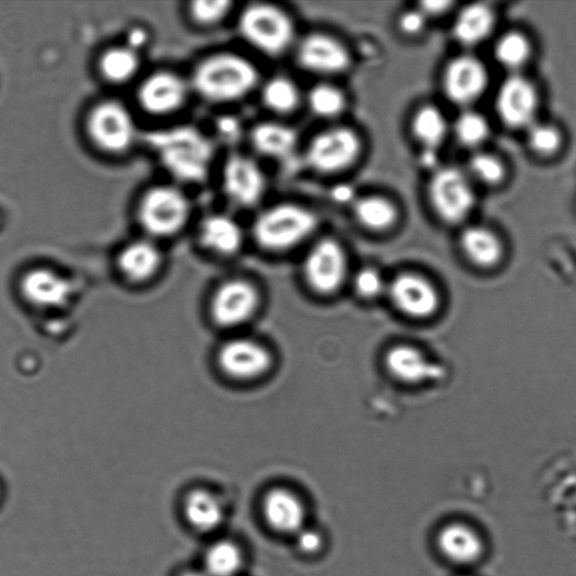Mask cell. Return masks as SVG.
<instances>
[{"instance_id": "obj_1", "label": "cell", "mask_w": 576, "mask_h": 576, "mask_svg": "<svg viewBox=\"0 0 576 576\" xmlns=\"http://www.w3.org/2000/svg\"><path fill=\"white\" fill-rule=\"evenodd\" d=\"M257 67L235 52H218L204 58L189 80L191 91L213 104L239 102L259 85Z\"/></svg>"}, {"instance_id": "obj_2", "label": "cell", "mask_w": 576, "mask_h": 576, "mask_svg": "<svg viewBox=\"0 0 576 576\" xmlns=\"http://www.w3.org/2000/svg\"><path fill=\"white\" fill-rule=\"evenodd\" d=\"M150 143L165 169L177 180L199 183L209 175L214 145L199 130L177 127L152 134Z\"/></svg>"}, {"instance_id": "obj_3", "label": "cell", "mask_w": 576, "mask_h": 576, "mask_svg": "<svg viewBox=\"0 0 576 576\" xmlns=\"http://www.w3.org/2000/svg\"><path fill=\"white\" fill-rule=\"evenodd\" d=\"M318 224V215L310 209L284 202L259 213L252 224V237L260 248L281 252L310 238Z\"/></svg>"}, {"instance_id": "obj_4", "label": "cell", "mask_w": 576, "mask_h": 576, "mask_svg": "<svg viewBox=\"0 0 576 576\" xmlns=\"http://www.w3.org/2000/svg\"><path fill=\"white\" fill-rule=\"evenodd\" d=\"M239 34L258 52L272 58L285 55L297 42L292 16L271 3L246 7L238 20Z\"/></svg>"}, {"instance_id": "obj_5", "label": "cell", "mask_w": 576, "mask_h": 576, "mask_svg": "<svg viewBox=\"0 0 576 576\" xmlns=\"http://www.w3.org/2000/svg\"><path fill=\"white\" fill-rule=\"evenodd\" d=\"M191 215V204L174 185H157L141 197L137 216L144 232L155 238H171L183 232Z\"/></svg>"}, {"instance_id": "obj_6", "label": "cell", "mask_w": 576, "mask_h": 576, "mask_svg": "<svg viewBox=\"0 0 576 576\" xmlns=\"http://www.w3.org/2000/svg\"><path fill=\"white\" fill-rule=\"evenodd\" d=\"M430 207L439 221L447 225L465 223L477 207L474 183L463 169L439 166L427 185Z\"/></svg>"}, {"instance_id": "obj_7", "label": "cell", "mask_w": 576, "mask_h": 576, "mask_svg": "<svg viewBox=\"0 0 576 576\" xmlns=\"http://www.w3.org/2000/svg\"><path fill=\"white\" fill-rule=\"evenodd\" d=\"M85 128L91 142L106 155H124L138 139L133 114L119 101L107 99L94 105Z\"/></svg>"}, {"instance_id": "obj_8", "label": "cell", "mask_w": 576, "mask_h": 576, "mask_svg": "<svg viewBox=\"0 0 576 576\" xmlns=\"http://www.w3.org/2000/svg\"><path fill=\"white\" fill-rule=\"evenodd\" d=\"M362 151L361 136L353 128L332 126L307 143L304 156L306 165L316 173L332 175L354 166Z\"/></svg>"}, {"instance_id": "obj_9", "label": "cell", "mask_w": 576, "mask_h": 576, "mask_svg": "<svg viewBox=\"0 0 576 576\" xmlns=\"http://www.w3.org/2000/svg\"><path fill=\"white\" fill-rule=\"evenodd\" d=\"M297 66L306 72L332 77L349 71L353 63L350 49L325 32L304 35L294 46Z\"/></svg>"}, {"instance_id": "obj_10", "label": "cell", "mask_w": 576, "mask_h": 576, "mask_svg": "<svg viewBox=\"0 0 576 576\" xmlns=\"http://www.w3.org/2000/svg\"><path fill=\"white\" fill-rule=\"evenodd\" d=\"M540 93L521 73L507 77L495 96L498 120L513 130H527L537 120L540 110Z\"/></svg>"}, {"instance_id": "obj_11", "label": "cell", "mask_w": 576, "mask_h": 576, "mask_svg": "<svg viewBox=\"0 0 576 576\" xmlns=\"http://www.w3.org/2000/svg\"><path fill=\"white\" fill-rule=\"evenodd\" d=\"M490 82L486 66L475 56L450 59L442 74V89L451 104L468 109L485 94Z\"/></svg>"}, {"instance_id": "obj_12", "label": "cell", "mask_w": 576, "mask_h": 576, "mask_svg": "<svg viewBox=\"0 0 576 576\" xmlns=\"http://www.w3.org/2000/svg\"><path fill=\"white\" fill-rule=\"evenodd\" d=\"M191 92L189 81L172 70H157L140 83L137 101L151 117L166 118L180 110Z\"/></svg>"}, {"instance_id": "obj_13", "label": "cell", "mask_w": 576, "mask_h": 576, "mask_svg": "<svg viewBox=\"0 0 576 576\" xmlns=\"http://www.w3.org/2000/svg\"><path fill=\"white\" fill-rule=\"evenodd\" d=\"M267 180L258 163L244 153H233L224 163L222 189L233 204L249 209L256 207L266 193Z\"/></svg>"}, {"instance_id": "obj_14", "label": "cell", "mask_w": 576, "mask_h": 576, "mask_svg": "<svg viewBox=\"0 0 576 576\" xmlns=\"http://www.w3.org/2000/svg\"><path fill=\"white\" fill-rule=\"evenodd\" d=\"M345 273H348V256L334 239L326 238L318 242L305 257V279L320 294L336 292L343 283Z\"/></svg>"}, {"instance_id": "obj_15", "label": "cell", "mask_w": 576, "mask_h": 576, "mask_svg": "<svg viewBox=\"0 0 576 576\" xmlns=\"http://www.w3.org/2000/svg\"><path fill=\"white\" fill-rule=\"evenodd\" d=\"M259 295L256 289L245 281L223 284L215 293L211 314L221 327H236L248 321L257 310Z\"/></svg>"}, {"instance_id": "obj_16", "label": "cell", "mask_w": 576, "mask_h": 576, "mask_svg": "<svg viewBox=\"0 0 576 576\" xmlns=\"http://www.w3.org/2000/svg\"><path fill=\"white\" fill-rule=\"evenodd\" d=\"M395 305L412 318L432 317L439 307V295L426 279L415 274H402L388 286Z\"/></svg>"}, {"instance_id": "obj_17", "label": "cell", "mask_w": 576, "mask_h": 576, "mask_svg": "<svg viewBox=\"0 0 576 576\" xmlns=\"http://www.w3.org/2000/svg\"><path fill=\"white\" fill-rule=\"evenodd\" d=\"M272 363L270 353L247 339L228 341L219 353L222 371L237 379H251L262 375Z\"/></svg>"}, {"instance_id": "obj_18", "label": "cell", "mask_w": 576, "mask_h": 576, "mask_svg": "<svg viewBox=\"0 0 576 576\" xmlns=\"http://www.w3.org/2000/svg\"><path fill=\"white\" fill-rule=\"evenodd\" d=\"M21 292L24 298L34 306L55 309L68 303L73 287L66 278L58 273L47 268H37L24 275L21 281Z\"/></svg>"}, {"instance_id": "obj_19", "label": "cell", "mask_w": 576, "mask_h": 576, "mask_svg": "<svg viewBox=\"0 0 576 576\" xmlns=\"http://www.w3.org/2000/svg\"><path fill=\"white\" fill-rule=\"evenodd\" d=\"M459 246L467 259L481 270H492L505 257V244L490 227L472 225L463 230Z\"/></svg>"}, {"instance_id": "obj_20", "label": "cell", "mask_w": 576, "mask_h": 576, "mask_svg": "<svg viewBox=\"0 0 576 576\" xmlns=\"http://www.w3.org/2000/svg\"><path fill=\"white\" fill-rule=\"evenodd\" d=\"M495 24L496 15L490 5L473 3L458 11L451 32L457 44L474 48L487 40Z\"/></svg>"}, {"instance_id": "obj_21", "label": "cell", "mask_w": 576, "mask_h": 576, "mask_svg": "<svg viewBox=\"0 0 576 576\" xmlns=\"http://www.w3.org/2000/svg\"><path fill=\"white\" fill-rule=\"evenodd\" d=\"M388 371L398 379L419 384L437 380L444 376V369L410 345H397L386 356Z\"/></svg>"}, {"instance_id": "obj_22", "label": "cell", "mask_w": 576, "mask_h": 576, "mask_svg": "<svg viewBox=\"0 0 576 576\" xmlns=\"http://www.w3.org/2000/svg\"><path fill=\"white\" fill-rule=\"evenodd\" d=\"M249 141L258 155L271 160H285L293 155L298 134L291 126L278 121L257 124L249 133Z\"/></svg>"}, {"instance_id": "obj_23", "label": "cell", "mask_w": 576, "mask_h": 576, "mask_svg": "<svg viewBox=\"0 0 576 576\" xmlns=\"http://www.w3.org/2000/svg\"><path fill=\"white\" fill-rule=\"evenodd\" d=\"M199 238L208 250L220 256H233L243 247L244 232L232 216L211 214L201 222Z\"/></svg>"}, {"instance_id": "obj_24", "label": "cell", "mask_w": 576, "mask_h": 576, "mask_svg": "<svg viewBox=\"0 0 576 576\" xmlns=\"http://www.w3.org/2000/svg\"><path fill=\"white\" fill-rule=\"evenodd\" d=\"M263 515L268 525L282 533H297L305 521V509L299 498L283 489L273 490L266 495Z\"/></svg>"}, {"instance_id": "obj_25", "label": "cell", "mask_w": 576, "mask_h": 576, "mask_svg": "<svg viewBox=\"0 0 576 576\" xmlns=\"http://www.w3.org/2000/svg\"><path fill=\"white\" fill-rule=\"evenodd\" d=\"M118 263L128 280L145 282L158 273L163 255L158 246L152 242L138 240L122 249Z\"/></svg>"}, {"instance_id": "obj_26", "label": "cell", "mask_w": 576, "mask_h": 576, "mask_svg": "<svg viewBox=\"0 0 576 576\" xmlns=\"http://www.w3.org/2000/svg\"><path fill=\"white\" fill-rule=\"evenodd\" d=\"M410 129L421 149L436 151L445 143L450 132L446 115L434 104H424L414 110Z\"/></svg>"}, {"instance_id": "obj_27", "label": "cell", "mask_w": 576, "mask_h": 576, "mask_svg": "<svg viewBox=\"0 0 576 576\" xmlns=\"http://www.w3.org/2000/svg\"><path fill=\"white\" fill-rule=\"evenodd\" d=\"M438 546L451 562L471 564L483 553L480 536L470 527L460 524L446 526L439 533Z\"/></svg>"}, {"instance_id": "obj_28", "label": "cell", "mask_w": 576, "mask_h": 576, "mask_svg": "<svg viewBox=\"0 0 576 576\" xmlns=\"http://www.w3.org/2000/svg\"><path fill=\"white\" fill-rule=\"evenodd\" d=\"M356 222L372 233H386L400 218L397 204L389 198L371 195L357 197L352 205Z\"/></svg>"}, {"instance_id": "obj_29", "label": "cell", "mask_w": 576, "mask_h": 576, "mask_svg": "<svg viewBox=\"0 0 576 576\" xmlns=\"http://www.w3.org/2000/svg\"><path fill=\"white\" fill-rule=\"evenodd\" d=\"M141 66V52L127 45L106 49L97 62L102 79L113 85L132 82L139 74Z\"/></svg>"}, {"instance_id": "obj_30", "label": "cell", "mask_w": 576, "mask_h": 576, "mask_svg": "<svg viewBox=\"0 0 576 576\" xmlns=\"http://www.w3.org/2000/svg\"><path fill=\"white\" fill-rule=\"evenodd\" d=\"M184 513L187 522L201 532L218 529L224 518L219 498L204 490H196L187 495Z\"/></svg>"}, {"instance_id": "obj_31", "label": "cell", "mask_w": 576, "mask_h": 576, "mask_svg": "<svg viewBox=\"0 0 576 576\" xmlns=\"http://www.w3.org/2000/svg\"><path fill=\"white\" fill-rule=\"evenodd\" d=\"M261 103L267 110L280 117L294 113L302 102L296 83L286 75H275L260 89Z\"/></svg>"}, {"instance_id": "obj_32", "label": "cell", "mask_w": 576, "mask_h": 576, "mask_svg": "<svg viewBox=\"0 0 576 576\" xmlns=\"http://www.w3.org/2000/svg\"><path fill=\"white\" fill-rule=\"evenodd\" d=\"M493 56L510 74L521 73L532 56L530 38L522 32L509 31L497 38Z\"/></svg>"}, {"instance_id": "obj_33", "label": "cell", "mask_w": 576, "mask_h": 576, "mask_svg": "<svg viewBox=\"0 0 576 576\" xmlns=\"http://www.w3.org/2000/svg\"><path fill=\"white\" fill-rule=\"evenodd\" d=\"M306 104L315 117L333 120L348 108L349 99L344 92L331 83H319L306 95Z\"/></svg>"}, {"instance_id": "obj_34", "label": "cell", "mask_w": 576, "mask_h": 576, "mask_svg": "<svg viewBox=\"0 0 576 576\" xmlns=\"http://www.w3.org/2000/svg\"><path fill=\"white\" fill-rule=\"evenodd\" d=\"M450 130L460 145L474 151L480 150L491 134L487 119L472 108L460 111Z\"/></svg>"}, {"instance_id": "obj_35", "label": "cell", "mask_w": 576, "mask_h": 576, "mask_svg": "<svg viewBox=\"0 0 576 576\" xmlns=\"http://www.w3.org/2000/svg\"><path fill=\"white\" fill-rule=\"evenodd\" d=\"M466 172L474 184L490 188L501 186L508 175L504 161L495 153L482 149L472 153Z\"/></svg>"}, {"instance_id": "obj_36", "label": "cell", "mask_w": 576, "mask_h": 576, "mask_svg": "<svg viewBox=\"0 0 576 576\" xmlns=\"http://www.w3.org/2000/svg\"><path fill=\"white\" fill-rule=\"evenodd\" d=\"M242 566V552L233 542L221 541L215 543L205 554L208 576H235Z\"/></svg>"}, {"instance_id": "obj_37", "label": "cell", "mask_w": 576, "mask_h": 576, "mask_svg": "<svg viewBox=\"0 0 576 576\" xmlns=\"http://www.w3.org/2000/svg\"><path fill=\"white\" fill-rule=\"evenodd\" d=\"M526 142L537 157L551 158L561 151L564 137L555 125L536 121L526 130Z\"/></svg>"}, {"instance_id": "obj_38", "label": "cell", "mask_w": 576, "mask_h": 576, "mask_svg": "<svg viewBox=\"0 0 576 576\" xmlns=\"http://www.w3.org/2000/svg\"><path fill=\"white\" fill-rule=\"evenodd\" d=\"M234 3L228 0H196L188 8V15L203 28L220 25L233 12Z\"/></svg>"}, {"instance_id": "obj_39", "label": "cell", "mask_w": 576, "mask_h": 576, "mask_svg": "<svg viewBox=\"0 0 576 576\" xmlns=\"http://www.w3.org/2000/svg\"><path fill=\"white\" fill-rule=\"evenodd\" d=\"M355 290L364 298H375L388 290V286L374 268H364L355 278Z\"/></svg>"}, {"instance_id": "obj_40", "label": "cell", "mask_w": 576, "mask_h": 576, "mask_svg": "<svg viewBox=\"0 0 576 576\" xmlns=\"http://www.w3.org/2000/svg\"><path fill=\"white\" fill-rule=\"evenodd\" d=\"M430 20L418 8L402 12L397 20V27L403 36L418 37L425 33Z\"/></svg>"}, {"instance_id": "obj_41", "label": "cell", "mask_w": 576, "mask_h": 576, "mask_svg": "<svg viewBox=\"0 0 576 576\" xmlns=\"http://www.w3.org/2000/svg\"><path fill=\"white\" fill-rule=\"evenodd\" d=\"M297 546L305 554H315L322 548L321 534L315 530L302 529L297 533Z\"/></svg>"}, {"instance_id": "obj_42", "label": "cell", "mask_w": 576, "mask_h": 576, "mask_svg": "<svg viewBox=\"0 0 576 576\" xmlns=\"http://www.w3.org/2000/svg\"><path fill=\"white\" fill-rule=\"evenodd\" d=\"M216 128L219 136L227 143H234L243 136V126L234 117L222 118Z\"/></svg>"}, {"instance_id": "obj_43", "label": "cell", "mask_w": 576, "mask_h": 576, "mask_svg": "<svg viewBox=\"0 0 576 576\" xmlns=\"http://www.w3.org/2000/svg\"><path fill=\"white\" fill-rule=\"evenodd\" d=\"M454 7V2H446V0H426V2H420L416 5L428 20L447 14Z\"/></svg>"}, {"instance_id": "obj_44", "label": "cell", "mask_w": 576, "mask_h": 576, "mask_svg": "<svg viewBox=\"0 0 576 576\" xmlns=\"http://www.w3.org/2000/svg\"><path fill=\"white\" fill-rule=\"evenodd\" d=\"M330 199L339 205H353L357 199L355 188L350 184H338L330 189Z\"/></svg>"}, {"instance_id": "obj_45", "label": "cell", "mask_w": 576, "mask_h": 576, "mask_svg": "<svg viewBox=\"0 0 576 576\" xmlns=\"http://www.w3.org/2000/svg\"><path fill=\"white\" fill-rule=\"evenodd\" d=\"M146 42L148 34L142 28H133L130 31L126 45L140 52L145 47Z\"/></svg>"}, {"instance_id": "obj_46", "label": "cell", "mask_w": 576, "mask_h": 576, "mask_svg": "<svg viewBox=\"0 0 576 576\" xmlns=\"http://www.w3.org/2000/svg\"><path fill=\"white\" fill-rule=\"evenodd\" d=\"M180 576H208L207 574L204 573H201V572H186L184 574H181Z\"/></svg>"}]
</instances>
